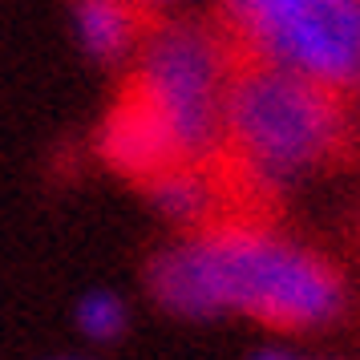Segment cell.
<instances>
[{
  "label": "cell",
  "mask_w": 360,
  "mask_h": 360,
  "mask_svg": "<svg viewBox=\"0 0 360 360\" xmlns=\"http://www.w3.org/2000/svg\"><path fill=\"white\" fill-rule=\"evenodd\" d=\"M142 4H150L154 13H166V4H174V0H142Z\"/></svg>",
  "instance_id": "obj_8"
},
{
  "label": "cell",
  "mask_w": 360,
  "mask_h": 360,
  "mask_svg": "<svg viewBox=\"0 0 360 360\" xmlns=\"http://www.w3.org/2000/svg\"><path fill=\"white\" fill-rule=\"evenodd\" d=\"M94 154L110 174L130 182L134 191L166 170H174V166H186L174 134L166 130V122L154 114V105L126 77L117 82L110 105L101 110V122L94 130Z\"/></svg>",
  "instance_id": "obj_5"
},
{
  "label": "cell",
  "mask_w": 360,
  "mask_h": 360,
  "mask_svg": "<svg viewBox=\"0 0 360 360\" xmlns=\"http://www.w3.org/2000/svg\"><path fill=\"white\" fill-rule=\"evenodd\" d=\"M352 98H356V110H360V85H356V94H352Z\"/></svg>",
  "instance_id": "obj_9"
},
{
  "label": "cell",
  "mask_w": 360,
  "mask_h": 360,
  "mask_svg": "<svg viewBox=\"0 0 360 360\" xmlns=\"http://www.w3.org/2000/svg\"><path fill=\"white\" fill-rule=\"evenodd\" d=\"M146 292L170 316H247L271 332H316L348 308L344 267L279 227L191 231L146 259Z\"/></svg>",
  "instance_id": "obj_1"
},
{
  "label": "cell",
  "mask_w": 360,
  "mask_h": 360,
  "mask_svg": "<svg viewBox=\"0 0 360 360\" xmlns=\"http://www.w3.org/2000/svg\"><path fill=\"white\" fill-rule=\"evenodd\" d=\"M219 150L279 191L304 174L344 170L360 158L356 98L231 45Z\"/></svg>",
  "instance_id": "obj_2"
},
{
  "label": "cell",
  "mask_w": 360,
  "mask_h": 360,
  "mask_svg": "<svg viewBox=\"0 0 360 360\" xmlns=\"http://www.w3.org/2000/svg\"><path fill=\"white\" fill-rule=\"evenodd\" d=\"M69 4H73V20H77L85 53L98 65L114 69L130 65V57L146 41L154 20L162 17L142 0H69Z\"/></svg>",
  "instance_id": "obj_6"
},
{
  "label": "cell",
  "mask_w": 360,
  "mask_h": 360,
  "mask_svg": "<svg viewBox=\"0 0 360 360\" xmlns=\"http://www.w3.org/2000/svg\"><path fill=\"white\" fill-rule=\"evenodd\" d=\"M231 45L211 17H158L122 77L154 105L182 158L198 162L219 146Z\"/></svg>",
  "instance_id": "obj_3"
},
{
  "label": "cell",
  "mask_w": 360,
  "mask_h": 360,
  "mask_svg": "<svg viewBox=\"0 0 360 360\" xmlns=\"http://www.w3.org/2000/svg\"><path fill=\"white\" fill-rule=\"evenodd\" d=\"M292 360H295V356H292Z\"/></svg>",
  "instance_id": "obj_11"
},
{
  "label": "cell",
  "mask_w": 360,
  "mask_h": 360,
  "mask_svg": "<svg viewBox=\"0 0 360 360\" xmlns=\"http://www.w3.org/2000/svg\"><path fill=\"white\" fill-rule=\"evenodd\" d=\"M356 239H360V219H356Z\"/></svg>",
  "instance_id": "obj_10"
},
{
  "label": "cell",
  "mask_w": 360,
  "mask_h": 360,
  "mask_svg": "<svg viewBox=\"0 0 360 360\" xmlns=\"http://www.w3.org/2000/svg\"><path fill=\"white\" fill-rule=\"evenodd\" d=\"M211 20L235 49L300 69L344 94H356L360 0H259L255 8H247L239 17Z\"/></svg>",
  "instance_id": "obj_4"
},
{
  "label": "cell",
  "mask_w": 360,
  "mask_h": 360,
  "mask_svg": "<svg viewBox=\"0 0 360 360\" xmlns=\"http://www.w3.org/2000/svg\"><path fill=\"white\" fill-rule=\"evenodd\" d=\"M77 320H82V328L94 340H114V336H122V328H126V311H122V304H117L114 295L98 292L82 304Z\"/></svg>",
  "instance_id": "obj_7"
}]
</instances>
